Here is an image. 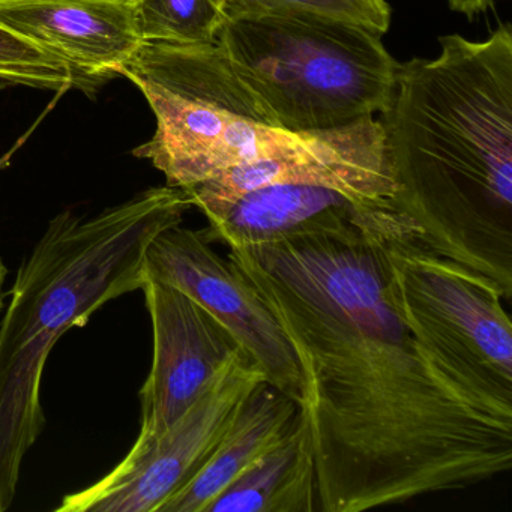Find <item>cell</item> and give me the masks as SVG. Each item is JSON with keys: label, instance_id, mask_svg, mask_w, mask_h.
Listing matches in <instances>:
<instances>
[{"label": "cell", "instance_id": "cell-1", "mask_svg": "<svg viewBox=\"0 0 512 512\" xmlns=\"http://www.w3.org/2000/svg\"><path fill=\"white\" fill-rule=\"evenodd\" d=\"M389 241L290 239L227 257L298 359L322 512L463 490L512 467V380L407 307Z\"/></svg>", "mask_w": 512, "mask_h": 512}, {"label": "cell", "instance_id": "cell-2", "mask_svg": "<svg viewBox=\"0 0 512 512\" xmlns=\"http://www.w3.org/2000/svg\"><path fill=\"white\" fill-rule=\"evenodd\" d=\"M437 58L400 64L382 113L395 208L422 250L512 296V28L439 38Z\"/></svg>", "mask_w": 512, "mask_h": 512}, {"label": "cell", "instance_id": "cell-3", "mask_svg": "<svg viewBox=\"0 0 512 512\" xmlns=\"http://www.w3.org/2000/svg\"><path fill=\"white\" fill-rule=\"evenodd\" d=\"M193 208L184 188H149L95 217L56 215L23 260L0 323V512L43 433L41 380L56 341L107 302L142 289L152 239Z\"/></svg>", "mask_w": 512, "mask_h": 512}, {"label": "cell", "instance_id": "cell-4", "mask_svg": "<svg viewBox=\"0 0 512 512\" xmlns=\"http://www.w3.org/2000/svg\"><path fill=\"white\" fill-rule=\"evenodd\" d=\"M226 14L218 44L281 130L319 133L388 109L400 64L382 35L302 8Z\"/></svg>", "mask_w": 512, "mask_h": 512}, {"label": "cell", "instance_id": "cell-5", "mask_svg": "<svg viewBox=\"0 0 512 512\" xmlns=\"http://www.w3.org/2000/svg\"><path fill=\"white\" fill-rule=\"evenodd\" d=\"M119 74L142 91L157 119L154 137L134 155L151 161L169 187H193L311 136L278 127L218 41L145 43Z\"/></svg>", "mask_w": 512, "mask_h": 512}, {"label": "cell", "instance_id": "cell-6", "mask_svg": "<svg viewBox=\"0 0 512 512\" xmlns=\"http://www.w3.org/2000/svg\"><path fill=\"white\" fill-rule=\"evenodd\" d=\"M265 380V371L241 347L163 436L136 440L112 472L65 496L56 511L160 512L205 466L248 395Z\"/></svg>", "mask_w": 512, "mask_h": 512}, {"label": "cell", "instance_id": "cell-7", "mask_svg": "<svg viewBox=\"0 0 512 512\" xmlns=\"http://www.w3.org/2000/svg\"><path fill=\"white\" fill-rule=\"evenodd\" d=\"M206 242L229 248L257 247L302 238L344 244L374 239L416 241L412 221L392 199H365L337 185L289 182L266 185L205 215Z\"/></svg>", "mask_w": 512, "mask_h": 512}, {"label": "cell", "instance_id": "cell-8", "mask_svg": "<svg viewBox=\"0 0 512 512\" xmlns=\"http://www.w3.org/2000/svg\"><path fill=\"white\" fill-rule=\"evenodd\" d=\"M146 278L170 284L202 305L253 356L269 385L301 403V370L280 323L238 268L218 256L200 230L178 224L158 233L143 260V281Z\"/></svg>", "mask_w": 512, "mask_h": 512}, {"label": "cell", "instance_id": "cell-9", "mask_svg": "<svg viewBox=\"0 0 512 512\" xmlns=\"http://www.w3.org/2000/svg\"><path fill=\"white\" fill-rule=\"evenodd\" d=\"M154 329L151 373L140 389L139 442L163 436L241 349L208 310L170 284L146 278L142 286Z\"/></svg>", "mask_w": 512, "mask_h": 512}, {"label": "cell", "instance_id": "cell-10", "mask_svg": "<svg viewBox=\"0 0 512 512\" xmlns=\"http://www.w3.org/2000/svg\"><path fill=\"white\" fill-rule=\"evenodd\" d=\"M386 259L392 284L413 313L512 380V323L496 281L409 239L389 241Z\"/></svg>", "mask_w": 512, "mask_h": 512}, {"label": "cell", "instance_id": "cell-11", "mask_svg": "<svg viewBox=\"0 0 512 512\" xmlns=\"http://www.w3.org/2000/svg\"><path fill=\"white\" fill-rule=\"evenodd\" d=\"M289 182H322L365 199H394L397 188L389 169L382 122L368 118L311 133L307 142L296 148L238 164L184 190L193 206L206 215L257 188Z\"/></svg>", "mask_w": 512, "mask_h": 512}, {"label": "cell", "instance_id": "cell-12", "mask_svg": "<svg viewBox=\"0 0 512 512\" xmlns=\"http://www.w3.org/2000/svg\"><path fill=\"white\" fill-rule=\"evenodd\" d=\"M0 26L95 79L121 73L145 44L131 0H0Z\"/></svg>", "mask_w": 512, "mask_h": 512}, {"label": "cell", "instance_id": "cell-13", "mask_svg": "<svg viewBox=\"0 0 512 512\" xmlns=\"http://www.w3.org/2000/svg\"><path fill=\"white\" fill-rule=\"evenodd\" d=\"M299 404L283 392L259 383L248 395L200 472L160 512H205L245 470L250 469L286 433Z\"/></svg>", "mask_w": 512, "mask_h": 512}, {"label": "cell", "instance_id": "cell-14", "mask_svg": "<svg viewBox=\"0 0 512 512\" xmlns=\"http://www.w3.org/2000/svg\"><path fill=\"white\" fill-rule=\"evenodd\" d=\"M316 460L299 409L281 439L245 470L205 512H317Z\"/></svg>", "mask_w": 512, "mask_h": 512}, {"label": "cell", "instance_id": "cell-15", "mask_svg": "<svg viewBox=\"0 0 512 512\" xmlns=\"http://www.w3.org/2000/svg\"><path fill=\"white\" fill-rule=\"evenodd\" d=\"M143 43H217L226 22L224 0H131Z\"/></svg>", "mask_w": 512, "mask_h": 512}, {"label": "cell", "instance_id": "cell-16", "mask_svg": "<svg viewBox=\"0 0 512 512\" xmlns=\"http://www.w3.org/2000/svg\"><path fill=\"white\" fill-rule=\"evenodd\" d=\"M0 80L65 92L76 85L77 76L58 56L0 26Z\"/></svg>", "mask_w": 512, "mask_h": 512}, {"label": "cell", "instance_id": "cell-17", "mask_svg": "<svg viewBox=\"0 0 512 512\" xmlns=\"http://www.w3.org/2000/svg\"><path fill=\"white\" fill-rule=\"evenodd\" d=\"M226 10L253 8H302L350 20L383 35L391 26V8L386 0H224Z\"/></svg>", "mask_w": 512, "mask_h": 512}, {"label": "cell", "instance_id": "cell-18", "mask_svg": "<svg viewBox=\"0 0 512 512\" xmlns=\"http://www.w3.org/2000/svg\"><path fill=\"white\" fill-rule=\"evenodd\" d=\"M449 8L455 13L464 14L467 19L485 13L493 5V0H448Z\"/></svg>", "mask_w": 512, "mask_h": 512}, {"label": "cell", "instance_id": "cell-19", "mask_svg": "<svg viewBox=\"0 0 512 512\" xmlns=\"http://www.w3.org/2000/svg\"><path fill=\"white\" fill-rule=\"evenodd\" d=\"M7 266H5V263L2 262V259H0V310L4 308V295H2V287H4L5 278H7Z\"/></svg>", "mask_w": 512, "mask_h": 512}]
</instances>
